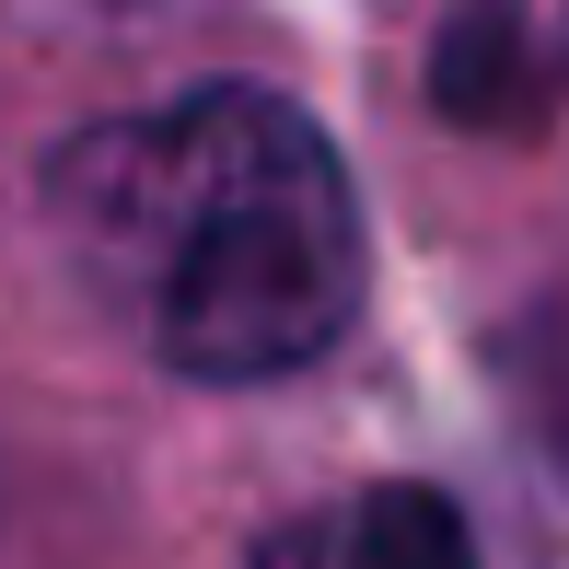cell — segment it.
Here are the masks:
<instances>
[{
    "label": "cell",
    "instance_id": "2",
    "mask_svg": "<svg viewBox=\"0 0 569 569\" xmlns=\"http://www.w3.org/2000/svg\"><path fill=\"white\" fill-rule=\"evenodd\" d=\"M256 569H477V535L442 488H349L326 511H291V523L256 535Z\"/></svg>",
    "mask_w": 569,
    "mask_h": 569
},
{
    "label": "cell",
    "instance_id": "1",
    "mask_svg": "<svg viewBox=\"0 0 569 569\" xmlns=\"http://www.w3.org/2000/svg\"><path fill=\"white\" fill-rule=\"evenodd\" d=\"M70 268L187 383H279L360 315V198L291 93L198 82L151 117H106L47 174Z\"/></svg>",
    "mask_w": 569,
    "mask_h": 569
}]
</instances>
